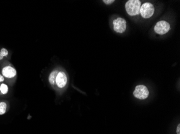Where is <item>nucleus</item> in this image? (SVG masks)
<instances>
[{
    "label": "nucleus",
    "instance_id": "11",
    "mask_svg": "<svg viewBox=\"0 0 180 134\" xmlns=\"http://www.w3.org/2000/svg\"><path fill=\"white\" fill-rule=\"evenodd\" d=\"M1 54H2V56L4 57V56H7L8 54V51L5 48H2L1 50Z\"/></svg>",
    "mask_w": 180,
    "mask_h": 134
},
{
    "label": "nucleus",
    "instance_id": "10",
    "mask_svg": "<svg viewBox=\"0 0 180 134\" xmlns=\"http://www.w3.org/2000/svg\"><path fill=\"white\" fill-rule=\"evenodd\" d=\"M0 91L2 94H6L8 91V86L4 84H2L0 86Z\"/></svg>",
    "mask_w": 180,
    "mask_h": 134
},
{
    "label": "nucleus",
    "instance_id": "8",
    "mask_svg": "<svg viewBox=\"0 0 180 134\" xmlns=\"http://www.w3.org/2000/svg\"><path fill=\"white\" fill-rule=\"evenodd\" d=\"M60 72L58 70H54L50 74L49 77V81L51 85H54L56 84V79L57 76L58 74Z\"/></svg>",
    "mask_w": 180,
    "mask_h": 134
},
{
    "label": "nucleus",
    "instance_id": "5",
    "mask_svg": "<svg viewBox=\"0 0 180 134\" xmlns=\"http://www.w3.org/2000/svg\"><path fill=\"white\" fill-rule=\"evenodd\" d=\"M113 29L119 34H123L126 30V21L123 18H117L113 22Z\"/></svg>",
    "mask_w": 180,
    "mask_h": 134
},
{
    "label": "nucleus",
    "instance_id": "15",
    "mask_svg": "<svg viewBox=\"0 0 180 134\" xmlns=\"http://www.w3.org/2000/svg\"><path fill=\"white\" fill-rule=\"evenodd\" d=\"M3 56H2V54H1V52H0V60L3 59Z\"/></svg>",
    "mask_w": 180,
    "mask_h": 134
},
{
    "label": "nucleus",
    "instance_id": "9",
    "mask_svg": "<svg viewBox=\"0 0 180 134\" xmlns=\"http://www.w3.org/2000/svg\"><path fill=\"white\" fill-rule=\"evenodd\" d=\"M7 105L4 102L0 103V115L4 114L6 113Z\"/></svg>",
    "mask_w": 180,
    "mask_h": 134
},
{
    "label": "nucleus",
    "instance_id": "13",
    "mask_svg": "<svg viewBox=\"0 0 180 134\" xmlns=\"http://www.w3.org/2000/svg\"><path fill=\"white\" fill-rule=\"evenodd\" d=\"M176 132L178 134H180V124L178 125V126L177 127V130H176Z\"/></svg>",
    "mask_w": 180,
    "mask_h": 134
},
{
    "label": "nucleus",
    "instance_id": "7",
    "mask_svg": "<svg viewBox=\"0 0 180 134\" xmlns=\"http://www.w3.org/2000/svg\"><path fill=\"white\" fill-rule=\"evenodd\" d=\"M2 73L4 77L11 78L16 76V71L14 68L10 66H6L2 69Z\"/></svg>",
    "mask_w": 180,
    "mask_h": 134
},
{
    "label": "nucleus",
    "instance_id": "4",
    "mask_svg": "<svg viewBox=\"0 0 180 134\" xmlns=\"http://www.w3.org/2000/svg\"><path fill=\"white\" fill-rule=\"evenodd\" d=\"M149 93V92L147 87L144 85H138L133 92L134 96L141 100H144L146 99L148 97Z\"/></svg>",
    "mask_w": 180,
    "mask_h": 134
},
{
    "label": "nucleus",
    "instance_id": "6",
    "mask_svg": "<svg viewBox=\"0 0 180 134\" xmlns=\"http://www.w3.org/2000/svg\"><path fill=\"white\" fill-rule=\"evenodd\" d=\"M67 81V76L66 73L63 71H60L58 74L56 79V84H57L58 87L60 88H63L66 87Z\"/></svg>",
    "mask_w": 180,
    "mask_h": 134
},
{
    "label": "nucleus",
    "instance_id": "3",
    "mask_svg": "<svg viewBox=\"0 0 180 134\" xmlns=\"http://www.w3.org/2000/svg\"><path fill=\"white\" fill-rule=\"evenodd\" d=\"M170 29V24L165 20H160L158 22L154 28L155 32L160 35L166 34Z\"/></svg>",
    "mask_w": 180,
    "mask_h": 134
},
{
    "label": "nucleus",
    "instance_id": "12",
    "mask_svg": "<svg viewBox=\"0 0 180 134\" xmlns=\"http://www.w3.org/2000/svg\"><path fill=\"white\" fill-rule=\"evenodd\" d=\"M114 1V0H104L103 1L104 3L107 5H110V4H112Z\"/></svg>",
    "mask_w": 180,
    "mask_h": 134
},
{
    "label": "nucleus",
    "instance_id": "2",
    "mask_svg": "<svg viewBox=\"0 0 180 134\" xmlns=\"http://www.w3.org/2000/svg\"><path fill=\"white\" fill-rule=\"evenodd\" d=\"M154 11V7L151 3L145 2L141 6L140 14L144 18H150L153 15Z\"/></svg>",
    "mask_w": 180,
    "mask_h": 134
},
{
    "label": "nucleus",
    "instance_id": "1",
    "mask_svg": "<svg viewBox=\"0 0 180 134\" xmlns=\"http://www.w3.org/2000/svg\"><path fill=\"white\" fill-rule=\"evenodd\" d=\"M141 2L139 0H129L126 3L125 9L129 16H134L140 14Z\"/></svg>",
    "mask_w": 180,
    "mask_h": 134
},
{
    "label": "nucleus",
    "instance_id": "14",
    "mask_svg": "<svg viewBox=\"0 0 180 134\" xmlns=\"http://www.w3.org/2000/svg\"><path fill=\"white\" fill-rule=\"evenodd\" d=\"M4 77L2 76V75H0V82H2L4 81Z\"/></svg>",
    "mask_w": 180,
    "mask_h": 134
}]
</instances>
